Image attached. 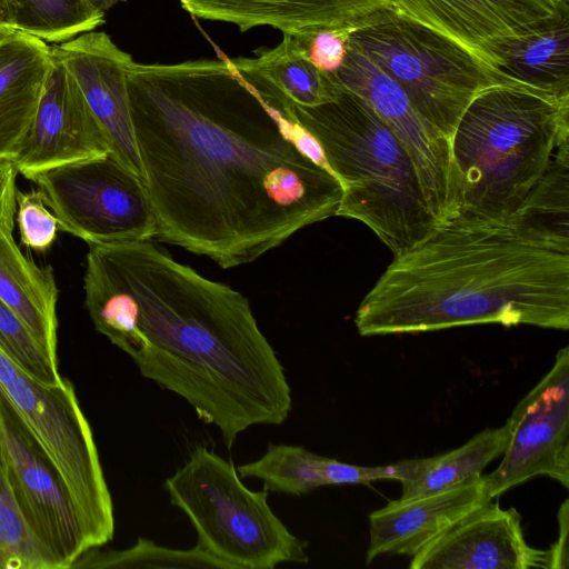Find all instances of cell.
<instances>
[{
  "label": "cell",
  "mask_w": 569,
  "mask_h": 569,
  "mask_svg": "<svg viewBox=\"0 0 569 569\" xmlns=\"http://www.w3.org/2000/svg\"><path fill=\"white\" fill-rule=\"evenodd\" d=\"M130 113L159 241L221 268L336 216L342 186L290 109L223 59L128 67Z\"/></svg>",
  "instance_id": "1"
},
{
  "label": "cell",
  "mask_w": 569,
  "mask_h": 569,
  "mask_svg": "<svg viewBox=\"0 0 569 569\" xmlns=\"http://www.w3.org/2000/svg\"><path fill=\"white\" fill-rule=\"evenodd\" d=\"M83 289L97 331L216 426L228 449L250 427L288 419L284 369L239 291L150 240L89 243Z\"/></svg>",
  "instance_id": "2"
},
{
  "label": "cell",
  "mask_w": 569,
  "mask_h": 569,
  "mask_svg": "<svg viewBox=\"0 0 569 569\" xmlns=\"http://www.w3.org/2000/svg\"><path fill=\"white\" fill-rule=\"evenodd\" d=\"M483 323L568 330L569 252L459 211L393 256L355 317L366 337Z\"/></svg>",
  "instance_id": "3"
},
{
  "label": "cell",
  "mask_w": 569,
  "mask_h": 569,
  "mask_svg": "<svg viewBox=\"0 0 569 569\" xmlns=\"http://www.w3.org/2000/svg\"><path fill=\"white\" fill-rule=\"evenodd\" d=\"M569 139V96L497 86L479 93L450 140L459 211L510 220Z\"/></svg>",
  "instance_id": "4"
},
{
  "label": "cell",
  "mask_w": 569,
  "mask_h": 569,
  "mask_svg": "<svg viewBox=\"0 0 569 569\" xmlns=\"http://www.w3.org/2000/svg\"><path fill=\"white\" fill-rule=\"evenodd\" d=\"M292 114L342 186L336 216L366 224L393 256L435 224L406 148L362 97L340 86L335 100Z\"/></svg>",
  "instance_id": "5"
},
{
  "label": "cell",
  "mask_w": 569,
  "mask_h": 569,
  "mask_svg": "<svg viewBox=\"0 0 569 569\" xmlns=\"http://www.w3.org/2000/svg\"><path fill=\"white\" fill-rule=\"evenodd\" d=\"M230 460L197 445L164 480L172 506L197 532V547L227 569H273L308 563V542L295 536L268 503V491L244 486Z\"/></svg>",
  "instance_id": "6"
},
{
  "label": "cell",
  "mask_w": 569,
  "mask_h": 569,
  "mask_svg": "<svg viewBox=\"0 0 569 569\" xmlns=\"http://www.w3.org/2000/svg\"><path fill=\"white\" fill-rule=\"evenodd\" d=\"M348 46L383 69L449 143L461 116L479 93L497 86L532 88L393 9L352 31Z\"/></svg>",
  "instance_id": "7"
},
{
  "label": "cell",
  "mask_w": 569,
  "mask_h": 569,
  "mask_svg": "<svg viewBox=\"0 0 569 569\" xmlns=\"http://www.w3.org/2000/svg\"><path fill=\"white\" fill-rule=\"evenodd\" d=\"M0 392L46 449L76 505L88 549L113 538L114 512L91 427L72 383H44L0 350Z\"/></svg>",
  "instance_id": "8"
},
{
  "label": "cell",
  "mask_w": 569,
  "mask_h": 569,
  "mask_svg": "<svg viewBox=\"0 0 569 569\" xmlns=\"http://www.w3.org/2000/svg\"><path fill=\"white\" fill-rule=\"evenodd\" d=\"M59 229L89 243L150 240L156 220L143 179L112 151L34 176Z\"/></svg>",
  "instance_id": "9"
},
{
  "label": "cell",
  "mask_w": 569,
  "mask_h": 569,
  "mask_svg": "<svg viewBox=\"0 0 569 569\" xmlns=\"http://www.w3.org/2000/svg\"><path fill=\"white\" fill-rule=\"evenodd\" d=\"M0 458L30 529L58 568L69 569L88 550L72 496L46 449L1 392Z\"/></svg>",
  "instance_id": "10"
},
{
  "label": "cell",
  "mask_w": 569,
  "mask_h": 569,
  "mask_svg": "<svg viewBox=\"0 0 569 569\" xmlns=\"http://www.w3.org/2000/svg\"><path fill=\"white\" fill-rule=\"evenodd\" d=\"M507 425L499 466L483 475L487 496L498 498L538 476L569 487V347L561 348L550 370L518 402Z\"/></svg>",
  "instance_id": "11"
},
{
  "label": "cell",
  "mask_w": 569,
  "mask_h": 569,
  "mask_svg": "<svg viewBox=\"0 0 569 569\" xmlns=\"http://www.w3.org/2000/svg\"><path fill=\"white\" fill-rule=\"evenodd\" d=\"M329 73L341 87L362 97L401 141L435 219L457 213L459 196L450 143L420 116L403 89L373 60L350 46L339 69Z\"/></svg>",
  "instance_id": "12"
},
{
  "label": "cell",
  "mask_w": 569,
  "mask_h": 569,
  "mask_svg": "<svg viewBox=\"0 0 569 569\" xmlns=\"http://www.w3.org/2000/svg\"><path fill=\"white\" fill-rule=\"evenodd\" d=\"M111 151L74 78L52 57L33 120L10 159L18 174L31 180L50 168Z\"/></svg>",
  "instance_id": "13"
},
{
  "label": "cell",
  "mask_w": 569,
  "mask_h": 569,
  "mask_svg": "<svg viewBox=\"0 0 569 569\" xmlns=\"http://www.w3.org/2000/svg\"><path fill=\"white\" fill-rule=\"evenodd\" d=\"M395 11L500 70V48L569 12V0H391Z\"/></svg>",
  "instance_id": "14"
},
{
  "label": "cell",
  "mask_w": 569,
  "mask_h": 569,
  "mask_svg": "<svg viewBox=\"0 0 569 569\" xmlns=\"http://www.w3.org/2000/svg\"><path fill=\"white\" fill-rule=\"evenodd\" d=\"M74 78L93 114L106 131L112 152L142 179L127 86L132 57L103 31H89L51 47Z\"/></svg>",
  "instance_id": "15"
},
{
  "label": "cell",
  "mask_w": 569,
  "mask_h": 569,
  "mask_svg": "<svg viewBox=\"0 0 569 569\" xmlns=\"http://www.w3.org/2000/svg\"><path fill=\"white\" fill-rule=\"evenodd\" d=\"M410 568L548 569V553L526 541L515 508L489 501L411 557Z\"/></svg>",
  "instance_id": "16"
},
{
  "label": "cell",
  "mask_w": 569,
  "mask_h": 569,
  "mask_svg": "<svg viewBox=\"0 0 569 569\" xmlns=\"http://www.w3.org/2000/svg\"><path fill=\"white\" fill-rule=\"evenodd\" d=\"M192 17L236 24L241 32L268 26L295 38L327 30L355 31L393 9L391 0H179Z\"/></svg>",
  "instance_id": "17"
},
{
  "label": "cell",
  "mask_w": 569,
  "mask_h": 569,
  "mask_svg": "<svg viewBox=\"0 0 569 569\" xmlns=\"http://www.w3.org/2000/svg\"><path fill=\"white\" fill-rule=\"evenodd\" d=\"M489 501L483 475L445 491L392 500L369 516L366 562L381 555L413 557Z\"/></svg>",
  "instance_id": "18"
},
{
  "label": "cell",
  "mask_w": 569,
  "mask_h": 569,
  "mask_svg": "<svg viewBox=\"0 0 569 569\" xmlns=\"http://www.w3.org/2000/svg\"><path fill=\"white\" fill-rule=\"evenodd\" d=\"M52 62L51 47L18 31L0 37V159L24 138Z\"/></svg>",
  "instance_id": "19"
},
{
  "label": "cell",
  "mask_w": 569,
  "mask_h": 569,
  "mask_svg": "<svg viewBox=\"0 0 569 569\" xmlns=\"http://www.w3.org/2000/svg\"><path fill=\"white\" fill-rule=\"evenodd\" d=\"M241 478L263 482L268 492L293 497L331 485H369L378 480H397V463L357 466L315 453L302 446L269 443L257 460L237 467Z\"/></svg>",
  "instance_id": "20"
},
{
  "label": "cell",
  "mask_w": 569,
  "mask_h": 569,
  "mask_svg": "<svg viewBox=\"0 0 569 569\" xmlns=\"http://www.w3.org/2000/svg\"><path fill=\"white\" fill-rule=\"evenodd\" d=\"M256 58H226L234 72L258 94L315 107L336 99L340 86L318 69L297 38L283 34L274 48H260Z\"/></svg>",
  "instance_id": "21"
},
{
  "label": "cell",
  "mask_w": 569,
  "mask_h": 569,
  "mask_svg": "<svg viewBox=\"0 0 569 569\" xmlns=\"http://www.w3.org/2000/svg\"><path fill=\"white\" fill-rule=\"evenodd\" d=\"M0 299L27 325L37 340L57 357L58 288L50 266L23 254L11 228H0Z\"/></svg>",
  "instance_id": "22"
},
{
  "label": "cell",
  "mask_w": 569,
  "mask_h": 569,
  "mask_svg": "<svg viewBox=\"0 0 569 569\" xmlns=\"http://www.w3.org/2000/svg\"><path fill=\"white\" fill-rule=\"evenodd\" d=\"M500 70L553 96H569V12L559 13L499 50Z\"/></svg>",
  "instance_id": "23"
},
{
  "label": "cell",
  "mask_w": 569,
  "mask_h": 569,
  "mask_svg": "<svg viewBox=\"0 0 569 569\" xmlns=\"http://www.w3.org/2000/svg\"><path fill=\"white\" fill-rule=\"evenodd\" d=\"M507 425L486 428L462 446L438 456L397 462L401 483L399 498L445 491L467 483L501 456L507 442Z\"/></svg>",
  "instance_id": "24"
},
{
  "label": "cell",
  "mask_w": 569,
  "mask_h": 569,
  "mask_svg": "<svg viewBox=\"0 0 569 569\" xmlns=\"http://www.w3.org/2000/svg\"><path fill=\"white\" fill-rule=\"evenodd\" d=\"M537 239L569 252V139L511 218Z\"/></svg>",
  "instance_id": "25"
},
{
  "label": "cell",
  "mask_w": 569,
  "mask_h": 569,
  "mask_svg": "<svg viewBox=\"0 0 569 569\" xmlns=\"http://www.w3.org/2000/svg\"><path fill=\"white\" fill-rule=\"evenodd\" d=\"M13 30L61 43L104 23L89 0H10Z\"/></svg>",
  "instance_id": "26"
},
{
  "label": "cell",
  "mask_w": 569,
  "mask_h": 569,
  "mask_svg": "<svg viewBox=\"0 0 569 569\" xmlns=\"http://www.w3.org/2000/svg\"><path fill=\"white\" fill-rule=\"evenodd\" d=\"M70 568L227 569L221 561L197 546L188 550L172 549L144 538H139L133 546L123 550L89 549Z\"/></svg>",
  "instance_id": "27"
},
{
  "label": "cell",
  "mask_w": 569,
  "mask_h": 569,
  "mask_svg": "<svg viewBox=\"0 0 569 569\" xmlns=\"http://www.w3.org/2000/svg\"><path fill=\"white\" fill-rule=\"evenodd\" d=\"M0 569H59L27 523L0 458Z\"/></svg>",
  "instance_id": "28"
},
{
  "label": "cell",
  "mask_w": 569,
  "mask_h": 569,
  "mask_svg": "<svg viewBox=\"0 0 569 569\" xmlns=\"http://www.w3.org/2000/svg\"><path fill=\"white\" fill-rule=\"evenodd\" d=\"M0 350L44 383H58L57 357L48 352L21 318L0 299Z\"/></svg>",
  "instance_id": "29"
},
{
  "label": "cell",
  "mask_w": 569,
  "mask_h": 569,
  "mask_svg": "<svg viewBox=\"0 0 569 569\" xmlns=\"http://www.w3.org/2000/svg\"><path fill=\"white\" fill-rule=\"evenodd\" d=\"M17 222L20 240L26 247L46 252L54 242L59 230L57 218L47 208L40 191L16 193Z\"/></svg>",
  "instance_id": "30"
},
{
  "label": "cell",
  "mask_w": 569,
  "mask_h": 569,
  "mask_svg": "<svg viewBox=\"0 0 569 569\" xmlns=\"http://www.w3.org/2000/svg\"><path fill=\"white\" fill-rule=\"evenodd\" d=\"M348 30H327L311 37L297 38L309 60L321 71L335 72L342 64L347 48Z\"/></svg>",
  "instance_id": "31"
},
{
  "label": "cell",
  "mask_w": 569,
  "mask_h": 569,
  "mask_svg": "<svg viewBox=\"0 0 569 569\" xmlns=\"http://www.w3.org/2000/svg\"><path fill=\"white\" fill-rule=\"evenodd\" d=\"M18 171L10 159H0V228L13 229L16 179Z\"/></svg>",
  "instance_id": "32"
},
{
  "label": "cell",
  "mask_w": 569,
  "mask_h": 569,
  "mask_svg": "<svg viewBox=\"0 0 569 569\" xmlns=\"http://www.w3.org/2000/svg\"><path fill=\"white\" fill-rule=\"evenodd\" d=\"M558 539L547 549L548 569H567L569 566V500L565 499L558 511Z\"/></svg>",
  "instance_id": "33"
},
{
  "label": "cell",
  "mask_w": 569,
  "mask_h": 569,
  "mask_svg": "<svg viewBox=\"0 0 569 569\" xmlns=\"http://www.w3.org/2000/svg\"><path fill=\"white\" fill-rule=\"evenodd\" d=\"M13 30L12 8L10 0H0V37Z\"/></svg>",
  "instance_id": "34"
},
{
  "label": "cell",
  "mask_w": 569,
  "mask_h": 569,
  "mask_svg": "<svg viewBox=\"0 0 569 569\" xmlns=\"http://www.w3.org/2000/svg\"><path fill=\"white\" fill-rule=\"evenodd\" d=\"M126 0H89L91 6L100 11L103 12L110 9L112 6H114L118 2H124Z\"/></svg>",
  "instance_id": "35"
}]
</instances>
